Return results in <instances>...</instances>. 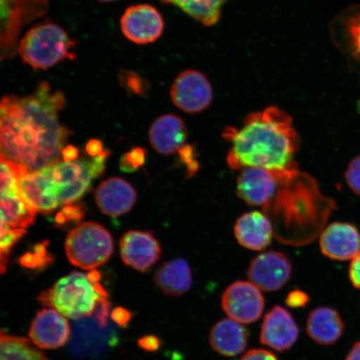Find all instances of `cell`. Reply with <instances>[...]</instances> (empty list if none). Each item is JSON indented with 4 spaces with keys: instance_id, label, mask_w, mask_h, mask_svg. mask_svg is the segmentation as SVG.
<instances>
[{
    "instance_id": "cell-1",
    "label": "cell",
    "mask_w": 360,
    "mask_h": 360,
    "mask_svg": "<svg viewBox=\"0 0 360 360\" xmlns=\"http://www.w3.org/2000/svg\"><path fill=\"white\" fill-rule=\"evenodd\" d=\"M66 103L60 90L40 81L25 97L6 96L0 105V159L35 172L60 162L69 129L58 114Z\"/></svg>"
},
{
    "instance_id": "cell-2",
    "label": "cell",
    "mask_w": 360,
    "mask_h": 360,
    "mask_svg": "<svg viewBox=\"0 0 360 360\" xmlns=\"http://www.w3.org/2000/svg\"><path fill=\"white\" fill-rule=\"evenodd\" d=\"M223 138L231 143L227 155L233 170L262 168L277 173L298 170L295 160L300 139L286 112L277 107L251 112L240 129L226 127Z\"/></svg>"
},
{
    "instance_id": "cell-3",
    "label": "cell",
    "mask_w": 360,
    "mask_h": 360,
    "mask_svg": "<svg viewBox=\"0 0 360 360\" xmlns=\"http://www.w3.org/2000/svg\"><path fill=\"white\" fill-rule=\"evenodd\" d=\"M337 209L335 202L322 195L317 183L299 170L283 175L273 200L263 208L272 222L274 236L283 244H309L325 229Z\"/></svg>"
},
{
    "instance_id": "cell-4",
    "label": "cell",
    "mask_w": 360,
    "mask_h": 360,
    "mask_svg": "<svg viewBox=\"0 0 360 360\" xmlns=\"http://www.w3.org/2000/svg\"><path fill=\"white\" fill-rule=\"evenodd\" d=\"M110 151L91 160L58 162L42 169L22 174V193L38 212L51 214L58 207L70 205L86 193L93 179L101 176Z\"/></svg>"
},
{
    "instance_id": "cell-5",
    "label": "cell",
    "mask_w": 360,
    "mask_h": 360,
    "mask_svg": "<svg viewBox=\"0 0 360 360\" xmlns=\"http://www.w3.org/2000/svg\"><path fill=\"white\" fill-rule=\"evenodd\" d=\"M100 281L101 274L96 269L88 274L72 272L40 292L39 302L56 309L67 319L80 321L94 317L106 326L110 303Z\"/></svg>"
},
{
    "instance_id": "cell-6",
    "label": "cell",
    "mask_w": 360,
    "mask_h": 360,
    "mask_svg": "<svg viewBox=\"0 0 360 360\" xmlns=\"http://www.w3.org/2000/svg\"><path fill=\"white\" fill-rule=\"evenodd\" d=\"M77 43L61 26L51 21L39 22L20 39L18 53L34 70H48L60 63L74 61Z\"/></svg>"
},
{
    "instance_id": "cell-7",
    "label": "cell",
    "mask_w": 360,
    "mask_h": 360,
    "mask_svg": "<svg viewBox=\"0 0 360 360\" xmlns=\"http://www.w3.org/2000/svg\"><path fill=\"white\" fill-rule=\"evenodd\" d=\"M114 252V242L102 225L85 222L72 229L65 241V253L70 262L84 270L101 266Z\"/></svg>"
},
{
    "instance_id": "cell-8",
    "label": "cell",
    "mask_w": 360,
    "mask_h": 360,
    "mask_svg": "<svg viewBox=\"0 0 360 360\" xmlns=\"http://www.w3.org/2000/svg\"><path fill=\"white\" fill-rule=\"evenodd\" d=\"M49 11V0H0L1 61L11 60L16 56L22 30L44 17Z\"/></svg>"
},
{
    "instance_id": "cell-9",
    "label": "cell",
    "mask_w": 360,
    "mask_h": 360,
    "mask_svg": "<svg viewBox=\"0 0 360 360\" xmlns=\"http://www.w3.org/2000/svg\"><path fill=\"white\" fill-rule=\"evenodd\" d=\"M1 220L11 229H25L34 221L38 211L27 200L15 166L1 160Z\"/></svg>"
},
{
    "instance_id": "cell-10",
    "label": "cell",
    "mask_w": 360,
    "mask_h": 360,
    "mask_svg": "<svg viewBox=\"0 0 360 360\" xmlns=\"http://www.w3.org/2000/svg\"><path fill=\"white\" fill-rule=\"evenodd\" d=\"M120 30L129 41L138 45L155 43L164 33L161 13L150 4L129 6L120 18Z\"/></svg>"
},
{
    "instance_id": "cell-11",
    "label": "cell",
    "mask_w": 360,
    "mask_h": 360,
    "mask_svg": "<svg viewBox=\"0 0 360 360\" xmlns=\"http://www.w3.org/2000/svg\"><path fill=\"white\" fill-rule=\"evenodd\" d=\"M174 105L188 114H198L207 109L213 101V88L200 71L187 70L175 78L170 89Z\"/></svg>"
},
{
    "instance_id": "cell-12",
    "label": "cell",
    "mask_w": 360,
    "mask_h": 360,
    "mask_svg": "<svg viewBox=\"0 0 360 360\" xmlns=\"http://www.w3.org/2000/svg\"><path fill=\"white\" fill-rule=\"evenodd\" d=\"M221 306L229 318L248 325L259 321L264 312V298L253 283L236 281L224 291Z\"/></svg>"
},
{
    "instance_id": "cell-13",
    "label": "cell",
    "mask_w": 360,
    "mask_h": 360,
    "mask_svg": "<svg viewBox=\"0 0 360 360\" xmlns=\"http://www.w3.org/2000/svg\"><path fill=\"white\" fill-rule=\"evenodd\" d=\"M292 264L287 256L280 251L269 250L256 256L248 269L251 283L264 292L282 289L292 276Z\"/></svg>"
},
{
    "instance_id": "cell-14",
    "label": "cell",
    "mask_w": 360,
    "mask_h": 360,
    "mask_svg": "<svg viewBox=\"0 0 360 360\" xmlns=\"http://www.w3.org/2000/svg\"><path fill=\"white\" fill-rule=\"evenodd\" d=\"M285 174L262 168L242 169L237 178V195L247 205L264 208L276 195L280 179Z\"/></svg>"
},
{
    "instance_id": "cell-15",
    "label": "cell",
    "mask_w": 360,
    "mask_h": 360,
    "mask_svg": "<svg viewBox=\"0 0 360 360\" xmlns=\"http://www.w3.org/2000/svg\"><path fill=\"white\" fill-rule=\"evenodd\" d=\"M70 335L67 318L52 308L36 314L29 330L31 342L40 349H60L69 341Z\"/></svg>"
},
{
    "instance_id": "cell-16",
    "label": "cell",
    "mask_w": 360,
    "mask_h": 360,
    "mask_svg": "<svg viewBox=\"0 0 360 360\" xmlns=\"http://www.w3.org/2000/svg\"><path fill=\"white\" fill-rule=\"evenodd\" d=\"M299 334L298 326L289 310L276 305L265 314L259 341L278 352H283L295 345Z\"/></svg>"
},
{
    "instance_id": "cell-17",
    "label": "cell",
    "mask_w": 360,
    "mask_h": 360,
    "mask_svg": "<svg viewBox=\"0 0 360 360\" xmlns=\"http://www.w3.org/2000/svg\"><path fill=\"white\" fill-rule=\"evenodd\" d=\"M322 254L330 259H352L360 252V232L354 224L335 222L323 229L319 238Z\"/></svg>"
},
{
    "instance_id": "cell-18",
    "label": "cell",
    "mask_w": 360,
    "mask_h": 360,
    "mask_svg": "<svg viewBox=\"0 0 360 360\" xmlns=\"http://www.w3.org/2000/svg\"><path fill=\"white\" fill-rule=\"evenodd\" d=\"M120 248L123 262L139 272H146L151 269L161 255L159 242L148 232L126 233L121 238Z\"/></svg>"
},
{
    "instance_id": "cell-19",
    "label": "cell",
    "mask_w": 360,
    "mask_h": 360,
    "mask_svg": "<svg viewBox=\"0 0 360 360\" xmlns=\"http://www.w3.org/2000/svg\"><path fill=\"white\" fill-rule=\"evenodd\" d=\"M235 236L241 246L248 250L261 251L271 244L274 231L266 214L260 211H251L237 219Z\"/></svg>"
},
{
    "instance_id": "cell-20",
    "label": "cell",
    "mask_w": 360,
    "mask_h": 360,
    "mask_svg": "<svg viewBox=\"0 0 360 360\" xmlns=\"http://www.w3.org/2000/svg\"><path fill=\"white\" fill-rule=\"evenodd\" d=\"M134 188L120 178H110L103 181L96 192V200L103 214L120 216L128 213L136 201Z\"/></svg>"
},
{
    "instance_id": "cell-21",
    "label": "cell",
    "mask_w": 360,
    "mask_h": 360,
    "mask_svg": "<svg viewBox=\"0 0 360 360\" xmlns=\"http://www.w3.org/2000/svg\"><path fill=\"white\" fill-rule=\"evenodd\" d=\"M187 128L184 121L174 115H164L151 125L150 139L153 148L165 155L179 152L186 146Z\"/></svg>"
},
{
    "instance_id": "cell-22",
    "label": "cell",
    "mask_w": 360,
    "mask_h": 360,
    "mask_svg": "<svg viewBox=\"0 0 360 360\" xmlns=\"http://www.w3.org/2000/svg\"><path fill=\"white\" fill-rule=\"evenodd\" d=\"M249 331L243 323L226 318L211 328L209 343L216 353L233 357L244 352L249 344Z\"/></svg>"
},
{
    "instance_id": "cell-23",
    "label": "cell",
    "mask_w": 360,
    "mask_h": 360,
    "mask_svg": "<svg viewBox=\"0 0 360 360\" xmlns=\"http://www.w3.org/2000/svg\"><path fill=\"white\" fill-rule=\"evenodd\" d=\"M345 323L336 309L319 306L309 313L306 322V332L311 340L321 345L336 343L343 336Z\"/></svg>"
},
{
    "instance_id": "cell-24",
    "label": "cell",
    "mask_w": 360,
    "mask_h": 360,
    "mask_svg": "<svg viewBox=\"0 0 360 360\" xmlns=\"http://www.w3.org/2000/svg\"><path fill=\"white\" fill-rule=\"evenodd\" d=\"M154 281L159 289L169 296H181L191 290L193 274L184 259L165 263L156 270Z\"/></svg>"
},
{
    "instance_id": "cell-25",
    "label": "cell",
    "mask_w": 360,
    "mask_h": 360,
    "mask_svg": "<svg viewBox=\"0 0 360 360\" xmlns=\"http://www.w3.org/2000/svg\"><path fill=\"white\" fill-rule=\"evenodd\" d=\"M160 2L177 7L193 20L211 26L219 20L221 8L228 0H160Z\"/></svg>"
},
{
    "instance_id": "cell-26",
    "label": "cell",
    "mask_w": 360,
    "mask_h": 360,
    "mask_svg": "<svg viewBox=\"0 0 360 360\" xmlns=\"http://www.w3.org/2000/svg\"><path fill=\"white\" fill-rule=\"evenodd\" d=\"M31 340L1 332V360H49Z\"/></svg>"
},
{
    "instance_id": "cell-27",
    "label": "cell",
    "mask_w": 360,
    "mask_h": 360,
    "mask_svg": "<svg viewBox=\"0 0 360 360\" xmlns=\"http://www.w3.org/2000/svg\"><path fill=\"white\" fill-rule=\"evenodd\" d=\"M341 25L346 51L360 71V6L345 13Z\"/></svg>"
},
{
    "instance_id": "cell-28",
    "label": "cell",
    "mask_w": 360,
    "mask_h": 360,
    "mask_svg": "<svg viewBox=\"0 0 360 360\" xmlns=\"http://www.w3.org/2000/svg\"><path fill=\"white\" fill-rule=\"evenodd\" d=\"M26 233L24 229H11L1 220V238H0V271L4 274L6 272L8 258L13 247Z\"/></svg>"
},
{
    "instance_id": "cell-29",
    "label": "cell",
    "mask_w": 360,
    "mask_h": 360,
    "mask_svg": "<svg viewBox=\"0 0 360 360\" xmlns=\"http://www.w3.org/2000/svg\"><path fill=\"white\" fill-rule=\"evenodd\" d=\"M118 79L120 86L128 94H136L139 96H146L150 87L146 79L133 70H121L118 75Z\"/></svg>"
},
{
    "instance_id": "cell-30",
    "label": "cell",
    "mask_w": 360,
    "mask_h": 360,
    "mask_svg": "<svg viewBox=\"0 0 360 360\" xmlns=\"http://www.w3.org/2000/svg\"><path fill=\"white\" fill-rule=\"evenodd\" d=\"M47 242L35 245L32 251L22 255L20 259L22 266L32 269H42L53 261L48 252Z\"/></svg>"
},
{
    "instance_id": "cell-31",
    "label": "cell",
    "mask_w": 360,
    "mask_h": 360,
    "mask_svg": "<svg viewBox=\"0 0 360 360\" xmlns=\"http://www.w3.org/2000/svg\"><path fill=\"white\" fill-rule=\"evenodd\" d=\"M85 213L84 205H66L56 217V224L58 227H69L81 221Z\"/></svg>"
},
{
    "instance_id": "cell-32",
    "label": "cell",
    "mask_w": 360,
    "mask_h": 360,
    "mask_svg": "<svg viewBox=\"0 0 360 360\" xmlns=\"http://www.w3.org/2000/svg\"><path fill=\"white\" fill-rule=\"evenodd\" d=\"M146 161V150L142 148H135L122 157L120 161L121 169L132 172L141 167Z\"/></svg>"
},
{
    "instance_id": "cell-33",
    "label": "cell",
    "mask_w": 360,
    "mask_h": 360,
    "mask_svg": "<svg viewBox=\"0 0 360 360\" xmlns=\"http://www.w3.org/2000/svg\"><path fill=\"white\" fill-rule=\"evenodd\" d=\"M345 178L350 190L360 196V155L349 162Z\"/></svg>"
},
{
    "instance_id": "cell-34",
    "label": "cell",
    "mask_w": 360,
    "mask_h": 360,
    "mask_svg": "<svg viewBox=\"0 0 360 360\" xmlns=\"http://www.w3.org/2000/svg\"><path fill=\"white\" fill-rule=\"evenodd\" d=\"M310 298L307 292L295 290L289 292L285 299V303L289 307L294 309L304 308L309 302Z\"/></svg>"
},
{
    "instance_id": "cell-35",
    "label": "cell",
    "mask_w": 360,
    "mask_h": 360,
    "mask_svg": "<svg viewBox=\"0 0 360 360\" xmlns=\"http://www.w3.org/2000/svg\"><path fill=\"white\" fill-rule=\"evenodd\" d=\"M179 153L181 160L187 165L188 172L195 173L198 169V165L193 155L195 154L193 148L191 146H184Z\"/></svg>"
},
{
    "instance_id": "cell-36",
    "label": "cell",
    "mask_w": 360,
    "mask_h": 360,
    "mask_svg": "<svg viewBox=\"0 0 360 360\" xmlns=\"http://www.w3.org/2000/svg\"><path fill=\"white\" fill-rule=\"evenodd\" d=\"M240 360H278V358L269 350L254 349L248 351Z\"/></svg>"
},
{
    "instance_id": "cell-37",
    "label": "cell",
    "mask_w": 360,
    "mask_h": 360,
    "mask_svg": "<svg viewBox=\"0 0 360 360\" xmlns=\"http://www.w3.org/2000/svg\"><path fill=\"white\" fill-rule=\"evenodd\" d=\"M349 277L353 286L360 290V252L354 259H351Z\"/></svg>"
},
{
    "instance_id": "cell-38",
    "label": "cell",
    "mask_w": 360,
    "mask_h": 360,
    "mask_svg": "<svg viewBox=\"0 0 360 360\" xmlns=\"http://www.w3.org/2000/svg\"><path fill=\"white\" fill-rule=\"evenodd\" d=\"M111 318L119 326L126 327L130 321V314L128 310L123 308H116L112 310Z\"/></svg>"
},
{
    "instance_id": "cell-39",
    "label": "cell",
    "mask_w": 360,
    "mask_h": 360,
    "mask_svg": "<svg viewBox=\"0 0 360 360\" xmlns=\"http://www.w3.org/2000/svg\"><path fill=\"white\" fill-rule=\"evenodd\" d=\"M141 347L147 351H155L160 348V340L154 335H146L139 340Z\"/></svg>"
},
{
    "instance_id": "cell-40",
    "label": "cell",
    "mask_w": 360,
    "mask_h": 360,
    "mask_svg": "<svg viewBox=\"0 0 360 360\" xmlns=\"http://www.w3.org/2000/svg\"><path fill=\"white\" fill-rule=\"evenodd\" d=\"M102 143L100 141H97V139H91L86 146L87 154L91 157H96L98 155H101L103 152L102 150Z\"/></svg>"
},
{
    "instance_id": "cell-41",
    "label": "cell",
    "mask_w": 360,
    "mask_h": 360,
    "mask_svg": "<svg viewBox=\"0 0 360 360\" xmlns=\"http://www.w3.org/2000/svg\"><path fill=\"white\" fill-rule=\"evenodd\" d=\"M63 160L65 162L74 161L79 158L78 148L73 146H68L65 147L62 151Z\"/></svg>"
},
{
    "instance_id": "cell-42",
    "label": "cell",
    "mask_w": 360,
    "mask_h": 360,
    "mask_svg": "<svg viewBox=\"0 0 360 360\" xmlns=\"http://www.w3.org/2000/svg\"><path fill=\"white\" fill-rule=\"evenodd\" d=\"M345 360H360V341L353 345Z\"/></svg>"
},
{
    "instance_id": "cell-43",
    "label": "cell",
    "mask_w": 360,
    "mask_h": 360,
    "mask_svg": "<svg viewBox=\"0 0 360 360\" xmlns=\"http://www.w3.org/2000/svg\"><path fill=\"white\" fill-rule=\"evenodd\" d=\"M97 1L103 4H110L119 1V0H97Z\"/></svg>"
}]
</instances>
